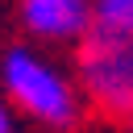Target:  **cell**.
<instances>
[{
    "label": "cell",
    "instance_id": "cell-4",
    "mask_svg": "<svg viewBox=\"0 0 133 133\" xmlns=\"http://www.w3.org/2000/svg\"><path fill=\"white\" fill-rule=\"evenodd\" d=\"M91 21L108 29H133V0H96Z\"/></svg>",
    "mask_w": 133,
    "mask_h": 133
},
{
    "label": "cell",
    "instance_id": "cell-3",
    "mask_svg": "<svg viewBox=\"0 0 133 133\" xmlns=\"http://www.w3.org/2000/svg\"><path fill=\"white\" fill-rule=\"evenodd\" d=\"M21 21L29 25V33L46 42L83 37V29L91 25V4L87 0H21Z\"/></svg>",
    "mask_w": 133,
    "mask_h": 133
},
{
    "label": "cell",
    "instance_id": "cell-5",
    "mask_svg": "<svg viewBox=\"0 0 133 133\" xmlns=\"http://www.w3.org/2000/svg\"><path fill=\"white\" fill-rule=\"evenodd\" d=\"M0 133H8V116H4V104H0Z\"/></svg>",
    "mask_w": 133,
    "mask_h": 133
},
{
    "label": "cell",
    "instance_id": "cell-2",
    "mask_svg": "<svg viewBox=\"0 0 133 133\" xmlns=\"http://www.w3.org/2000/svg\"><path fill=\"white\" fill-rule=\"evenodd\" d=\"M4 87H8V96L29 112V116H37V121H46V125H75V116H79V100H75V87L54 71V66H46L37 54H29V50H8L4 54Z\"/></svg>",
    "mask_w": 133,
    "mask_h": 133
},
{
    "label": "cell",
    "instance_id": "cell-1",
    "mask_svg": "<svg viewBox=\"0 0 133 133\" xmlns=\"http://www.w3.org/2000/svg\"><path fill=\"white\" fill-rule=\"evenodd\" d=\"M83 96L108 121H133V29L87 25L75 50Z\"/></svg>",
    "mask_w": 133,
    "mask_h": 133
}]
</instances>
